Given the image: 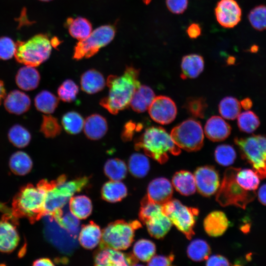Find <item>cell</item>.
<instances>
[{
  "label": "cell",
  "instance_id": "obj_2",
  "mask_svg": "<svg viewBox=\"0 0 266 266\" xmlns=\"http://www.w3.org/2000/svg\"><path fill=\"white\" fill-rule=\"evenodd\" d=\"M49 182L42 180L36 186L28 184L22 187L13 199L12 214L17 219L26 218L31 223L44 216V204Z\"/></svg>",
  "mask_w": 266,
  "mask_h": 266
},
{
  "label": "cell",
  "instance_id": "obj_26",
  "mask_svg": "<svg viewBox=\"0 0 266 266\" xmlns=\"http://www.w3.org/2000/svg\"><path fill=\"white\" fill-rule=\"evenodd\" d=\"M65 26L70 35L78 41L86 38L92 32L91 23L82 17L67 18Z\"/></svg>",
  "mask_w": 266,
  "mask_h": 266
},
{
  "label": "cell",
  "instance_id": "obj_28",
  "mask_svg": "<svg viewBox=\"0 0 266 266\" xmlns=\"http://www.w3.org/2000/svg\"><path fill=\"white\" fill-rule=\"evenodd\" d=\"M101 236L102 232L100 227L91 222L82 227L79 233L78 240L83 247L92 249L100 243Z\"/></svg>",
  "mask_w": 266,
  "mask_h": 266
},
{
  "label": "cell",
  "instance_id": "obj_25",
  "mask_svg": "<svg viewBox=\"0 0 266 266\" xmlns=\"http://www.w3.org/2000/svg\"><path fill=\"white\" fill-rule=\"evenodd\" d=\"M155 98V93L150 87L140 85L134 93L130 105L136 112H144L148 109Z\"/></svg>",
  "mask_w": 266,
  "mask_h": 266
},
{
  "label": "cell",
  "instance_id": "obj_23",
  "mask_svg": "<svg viewBox=\"0 0 266 266\" xmlns=\"http://www.w3.org/2000/svg\"><path fill=\"white\" fill-rule=\"evenodd\" d=\"M204 66V59L201 55L197 54L185 55L181 60L180 76L183 79L195 78L202 72Z\"/></svg>",
  "mask_w": 266,
  "mask_h": 266
},
{
  "label": "cell",
  "instance_id": "obj_40",
  "mask_svg": "<svg viewBox=\"0 0 266 266\" xmlns=\"http://www.w3.org/2000/svg\"><path fill=\"white\" fill-rule=\"evenodd\" d=\"M104 171L111 180L120 181L125 177L127 167L123 161L117 158L110 159L106 162Z\"/></svg>",
  "mask_w": 266,
  "mask_h": 266
},
{
  "label": "cell",
  "instance_id": "obj_7",
  "mask_svg": "<svg viewBox=\"0 0 266 266\" xmlns=\"http://www.w3.org/2000/svg\"><path fill=\"white\" fill-rule=\"evenodd\" d=\"M234 142L242 158L252 166L259 177L266 178V135L235 137Z\"/></svg>",
  "mask_w": 266,
  "mask_h": 266
},
{
  "label": "cell",
  "instance_id": "obj_45",
  "mask_svg": "<svg viewBox=\"0 0 266 266\" xmlns=\"http://www.w3.org/2000/svg\"><path fill=\"white\" fill-rule=\"evenodd\" d=\"M163 212V205L159 204L145 196L142 200L139 212V218L144 224L147 221Z\"/></svg>",
  "mask_w": 266,
  "mask_h": 266
},
{
  "label": "cell",
  "instance_id": "obj_63",
  "mask_svg": "<svg viewBox=\"0 0 266 266\" xmlns=\"http://www.w3.org/2000/svg\"><path fill=\"white\" fill-rule=\"evenodd\" d=\"M143 2L146 4H148L151 2V0H142Z\"/></svg>",
  "mask_w": 266,
  "mask_h": 266
},
{
  "label": "cell",
  "instance_id": "obj_19",
  "mask_svg": "<svg viewBox=\"0 0 266 266\" xmlns=\"http://www.w3.org/2000/svg\"><path fill=\"white\" fill-rule=\"evenodd\" d=\"M4 99L5 109L13 114L21 115L26 113L29 110L31 104L29 96L18 90L10 91Z\"/></svg>",
  "mask_w": 266,
  "mask_h": 266
},
{
  "label": "cell",
  "instance_id": "obj_50",
  "mask_svg": "<svg viewBox=\"0 0 266 266\" xmlns=\"http://www.w3.org/2000/svg\"><path fill=\"white\" fill-rule=\"evenodd\" d=\"M16 49V44L9 37H0V59L8 60L14 56Z\"/></svg>",
  "mask_w": 266,
  "mask_h": 266
},
{
  "label": "cell",
  "instance_id": "obj_3",
  "mask_svg": "<svg viewBox=\"0 0 266 266\" xmlns=\"http://www.w3.org/2000/svg\"><path fill=\"white\" fill-rule=\"evenodd\" d=\"M134 148L137 151L142 150L147 156L161 164L168 160V153L175 156L181 153L180 148L174 142L170 135L159 126L147 128L135 139Z\"/></svg>",
  "mask_w": 266,
  "mask_h": 266
},
{
  "label": "cell",
  "instance_id": "obj_64",
  "mask_svg": "<svg viewBox=\"0 0 266 266\" xmlns=\"http://www.w3.org/2000/svg\"><path fill=\"white\" fill-rule=\"evenodd\" d=\"M41 1H44V2H48V1H51L52 0H39Z\"/></svg>",
  "mask_w": 266,
  "mask_h": 266
},
{
  "label": "cell",
  "instance_id": "obj_44",
  "mask_svg": "<svg viewBox=\"0 0 266 266\" xmlns=\"http://www.w3.org/2000/svg\"><path fill=\"white\" fill-rule=\"evenodd\" d=\"M237 125L240 131L250 133L260 126V122L257 115L252 111H246L237 117Z\"/></svg>",
  "mask_w": 266,
  "mask_h": 266
},
{
  "label": "cell",
  "instance_id": "obj_49",
  "mask_svg": "<svg viewBox=\"0 0 266 266\" xmlns=\"http://www.w3.org/2000/svg\"><path fill=\"white\" fill-rule=\"evenodd\" d=\"M78 92V86L71 79L65 80L57 90L59 98L66 102H71L75 100Z\"/></svg>",
  "mask_w": 266,
  "mask_h": 266
},
{
  "label": "cell",
  "instance_id": "obj_15",
  "mask_svg": "<svg viewBox=\"0 0 266 266\" xmlns=\"http://www.w3.org/2000/svg\"><path fill=\"white\" fill-rule=\"evenodd\" d=\"M17 223V220L6 214L0 220V252L10 253L18 246L20 237Z\"/></svg>",
  "mask_w": 266,
  "mask_h": 266
},
{
  "label": "cell",
  "instance_id": "obj_6",
  "mask_svg": "<svg viewBox=\"0 0 266 266\" xmlns=\"http://www.w3.org/2000/svg\"><path fill=\"white\" fill-rule=\"evenodd\" d=\"M14 57L19 63L36 67L50 57L52 45L46 34L34 35L26 41L18 40L16 43Z\"/></svg>",
  "mask_w": 266,
  "mask_h": 266
},
{
  "label": "cell",
  "instance_id": "obj_51",
  "mask_svg": "<svg viewBox=\"0 0 266 266\" xmlns=\"http://www.w3.org/2000/svg\"><path fill=\"white\" fill-rule=\"evenodd\" d=\"M168 9L172 13L180 14L187 9L188 0H166Z\"/></svg>",
  "mask_w": 266,
  "mask_h": 266
},
{
  "label": "cell",
  "instance_id": "obj_61",
  "mask_svg": "<svg viewBox=\"0 0 266 266\" xmlns=\"http://www.w3.org/2000/svg\"><path fill=\"white\" fill-rule=\"evenodd\" d=\"M235 62V59L233 57H230L228 59L227 63L229 65H233Z\"/></svg>",
  "mask_w": 266,
  "mask_h": 266
},
{
  "label": "cell",
  "instance_id": "obj_37",
  "mask_svg": "<svg viewBox=\"0 0 266 266\" xmlns=\"http://www.w3.org/2000/svg\"><path fill=\"white\" fill-rule=\"evenodd\" d=\"M8 138L14 146L22 148L29 145L31 140V134L30 132L22 125L15 124L9 130Z\"/></svg>",
  "mask_w": 266,
  "mask_h": 266
},
{
  "label": "cell",
  "instance_id": "obj_20",
  "mask_svg": "<svg viewBox=\"0 0 266 266\" xmlns=\"http://www.w3.org/2000/svg\"><path fill=\"white\" fill-rule=\"evenodd\" d=\"M83 129L88 139L96 140L100 139L106 134L108 124L103 116L95 113L89 116L84 120Z\"/></svg>",
  "mask_w": 266,
  "mask_h": 266
},
{
  "label": "cell",
  "instance_id": "obj_43",
  "mask_svg": "<svg viewBox=\"0 0 266 266\" xmlns=\"http://www.w3.org/2000/svg\"><path fill=\"white\" fill-rule=\"evenodd\" d=\"M208 105L205 99L202 97L188 98L184 104L187 112L195 118H203Z\"/></svg>",
  "mask_w": 266,
  "mask_h": 266
},
{
  "label": "cell",
  "instance_id": "obj_11",
  "mask_svg": "<svg viewBox=\"0 0 266 266\" xmlns=\"http://www.w3.org/2000/svg\"><path fill=\"white\" fill-rule=\"evenodd\" d=\"M163 210L172 224L187 238L191 239L195 234L194 228L199 214L198 208L186 206L179 200L171 199L163 205Z\"/></svg>",
  "mask_w": 266,
  "mask_h": 266
},
{
  "label": "cell",
  "instance_id": "obj_39",
  "mask_svg": "<svg viewBox=\"0 0 266 266\" xmlns=\"http://www.w3.org/2000/svg\"><path fill=\"white\" fill-rule=\"evenodd\" d=\"M62 125L65 131L70 134H76L83 128L84 120L78 112L71 111L65 113L62 118Z\"/></svg>",
  "mask_w": 266,
  "mask_h": 266
},
{
  "label": "cell",
  "instance_id": "obj_27",
  "mask_svg": "<svg viewBox=\"0 0 266 266\" xmlns=\"http://www.w3.org/2000/svg\"><path fill=\"white\" fill-rule=\"evenodd\" d=\"M172 184L177 192L186 196L194 194L197 189L194 175L187 170L176 172L173 176Z\"/></svg>",
  "mask_w": 266,
  "mask_h": 266
},
{
  "label": "cell",
  "instance_id": "obj_5",
  "mask_svg": "<svg viewBox=\"0 0 266 266\" xmlns=\"http://www.w3.org/2000/svg\"><path fill=\"white\" fill-rule=\"evenodd\" d=\"M238 169L233 167L226 169L216 200L222 206L234 205L244 209L255 199L256 192L246 190L238 183L236 179Z\"/></svg>",
  "mask_w": 266,
  "mask_h": 266
},
{
  "label": "cell",
  "instance_id": "obj_36",
  "mask_svg": "<svg viewBox=\"0 0 266 266\" xmlns=\"http://www.w3.org/2000/svg\"><path fill=\"white\" fill-rule=\"evenodd\" d=\"M211 253L209 244L204 240L196 239L188 245L187 254L188 257L195 262L206 260Z\"/></svg>",
  "mask_w": 266,
  "mask_h": 266
},
{
  "label": "cell",
  "instance_id": "obj_16",
  "mask_svg": "<svg viewBox=\"0 0 266 266\" xmlns=\"http://www.w3.org/2000/svg\"><path fill=\"white\" fill-rule=\"evenodd\" d=\"M96 266L135 265L137 259L133 254L124 253L118 250L110 248H100L95 255Z\"/></svg>",
  "mask_w": 266,
  "mask_h": 266
},
{
  "label": "cell",
  "instance_id": "obj_59",
  "mask_svg": "<svg viewBox=\"0 0 266 266\" xmlns=\"http://www.w3.org/2000/svg\"><path fill=\"white\" fill-rule=\"evenodd\" d=\"M241 106L245 110H248L251 108L252 106V101L249 98L244 99L240 102Z\"/></svg>",
  "mask_w": 266,
  "mask_h": 266
},
{
  "label": "cell",
  "instance_id": "obj_57",
  "mask_svg": "<svg viewBox=\"0 0 266 266\" xmlns=\"http://www.w3.org/2000/svg\"><path fill=\"white\" fill-rule=\"evenodd\" d=\"M53 262L48 258H41L35 260L33 266H54Z\"/></svg>",
  "mask_w": 266,
  "mask_h": 266
},
{
  "label": "cell",
  "instance_id": "obj_42",
  "mask_svg": "<svg viewBox=\"0 0 266 266\" xmlns=\"http://www.w3.org/2000/svg\"><path fill=\"white\" fill-rule=\"evenodd\" d=\"M156 253V246L151 240L141 239L137 241L133 247V254L137 260L148 262Z\"/></svg>",
  "mask_w": 266,
  "mask_h": 266
},
{
  "label": "cell",
  "instance_id": "obj_47",
  "mask_svg": "<svg viewBox=\"0 0 266 266\" xmlns=\"http://www.w3.org/2000/svg\"><path fill=\"white\" fill-rule=\"evenodd\" d=\"M62 127L58 119L50 114L44 115L40 127V132L46 138H54L62 132Z\"/></svg>",
  "mask_w": 266,
  "mask_h": 266
},
{
  "label": "cell",
  "instance_id": "obj_62",
  "mask_svg": "<svg viewBox=\"0 0 266 266\" xmlns=\"http://www.w3.org/2000/svg\"><path fill=\"white\" fill-rule=\"evenodd\" d=\"M257 46H252L251 48V52H256L258 50V48H257Z\"/></svg>",
  "mask_w": 266,
  "mask_h": 266
},
{
  "label": "cell",
  "instance_id": "obj_54",
  "mask_svg": "<svg viewBox=\"0 0 266 266\" xmlns=\"http://www.w3.org/2000/svg\"><path fill=\"white\" fill-rule=\"evenodd\" d=\"M206 266H230L231 264L228 260L223 256L214 255L206 259Z\"/></svg>",
  "mask_w": 266,
  "mask_h": 266
},
{
  "label": "cell",
  "instance_id": "obj_55",
  "mask_svg": "<svg viewBox=\"0 0 266 266\" xmlns=\"http://www.w3.org/2000/svg\"><path fill=\"white\" fill-rule=\"evenodd\" d=\"M186 32L190 38L192 39L197 38L201 34V27L198 23H193L188 26Z\"/></svg>",
  "mask_w": 266,
  "mask_h": 266
},
{
  "label": "cell",
  "instance_id": "obj_60",
  "mask_svg": "<svg viewBox=\"0 0 266 266\" xmlns=\"http://www.w3.org/2000/svg\"><path fill=\"white\" fill-rule=\"evenodd\" d=\"M6 96V90L3 82L0 80V105Z\"/></svg>",
  "mask_w": 266,
  "mask_h": 266
},
{
  "label": "cell",
  "instance_id": "obj_18",
  "mask_svg": "<svg viewBox=\"0 0 266 266\" xmlns=\"http://www.w3.org/2000/svg\"><path fill=\"white\" fill-rule=\"evenodd\" d=\"M204 133L206 136L210 140L221 141L230 135L231 127L222 117L212 116L206 122Z\"/></svg>",
  "mask_w": 266,
  "mask_h": 266
},
{
  "label": "cell",
  "instance_id": "obj_4",
  "mask_svg": "<svg viewBox=\"0 0 266 266\" xmlns=\"http://www.w3.org/2000/svg\"><path fill=\"white\" fill-rule=\"evenodd\" d=\"M89 179L83 177L67 181L65 175L49 182L44 204V216L51 217L63 209L74 194L85 187Z\"/></svg>",
  "mask_w": 266,
  "mask_h": 266
},
{
  "label": "cell",
  "instance_id": "obj_17",
  "mask_svg": "<svg viewBox=\"0 0 266 266\" xmlns=\"http://www.w3.org/2000/svg\"><path fill=\"white\" fill-rule=\"evenodd\" d=\"M172 185L166 178L159 177L152 180L147 187V196L153 201L163 205L172 199Z\"/></svg>",
  "mask_w": 266,
  "mask_h": 266
},
{
  "label": "cell",
  "instance_id": "obj_21",
  "mask_svg": "<svg viewBox=\"0 0 266 266\" xmlns=\"http://www.w3.org/2000/svg\"><path fill=\"white\" fill-rule=\"evenodd\" d=\"M229 223L226 214L221 211H214L205 218L203 227L207 234L212 237L222 235L227 230Z\"/></svg>",
  "mask_w": 266,
  "mask_h": 266
},
{
  "label": "cell",
  "instance_id": "obj_46",
  "mask_svg": "<svg viewBox=\"0 0 266 266\" xmlns=\"http://www.w3.org/2000/svg\"><path fill=\"white\" fill-rule=\"evenodd\" d=\"M236 157L233 147L229 144H223L216 147L214 152L216 162L223 166H229L233 164Z\"/></svg>",
  "mask_w": 266,
  "mask_h": 266
},
{
  "label": "cell",
  "instance_id": "obj_58",
  "mask_svg": "<svg viewBox=\"0 0 266 266\" xmlns=\"http://www.w3.org/2000/svg\"><path fill=\"white\" fill-rule=\"evenodd\" d=\"M0 211L3 213L4 214L9 215L12 218L18 220L13 216L11 209L6 205L4 203L1 202H0Z\"/></svg>",
  "mask_w": 266,
  "mask_h": 266
},
{
  "label": "cell",
  "instance_id": "obj_41",
  "mask_svg": "<svg viewBox=\"0 0 266 266\" xmlns=\"http://www.w3.org/2000/svg\"><path fill=\"white\" fill-rule=\"evenodd\" d=\"M259 179L254 170L251 169L238 168L236 174V179L238 183L249 191H256L260 183Z\"/></svg>",
  "mask_w": 266,
  "mask_h": 266
},
{
  "label": "cell",
  "instance_id": "obj_34",
  "mask_svg": "<svg viewBox=\"0 0 266 266\" xmlns=\"http://www.w3.org/2000/svg\"><path fill=\"white\" fill-rule=\"evenodd\" d=\"M51 217L63 229L76 237L79 230V219L70 212L64 213L62 209L56 212Z\"/></svg>",
  "mask_w": 266,
  "mask_h": 266
},
{
  "label": "cell",
  "instance_id": "obj_22",
  "mask_svg": "<svg viewBox=\"0 0 266 266\" xmlns=\"http://www.w3.org/2000/svg\"><path fill=\"white\" fill-rule=\"evenodd\" d=\"M40 75L35 67L25 66L19 68L15 76L17 86L24 91H32L38 86Z\"/></svg>",
  "mask_w": 266,
  "mask_h": 266
},
{
  "label": "cell",
  "instance_id": "obj_52",
  "mask_svg": "<svg viewBox=\"0 0 266 266\" xmlns=\"http://www.w3.org/2000/svg\"><path fill=\"white\" fill-rule=\"evenodd\" d=\"M174 256L173 254L167 256L156 255L154 256L148 262V266H168L172 265Z\"/></svg>",
  "mask_w": 266,
  "mask_h": 266
},
{
  "label": "cell",
  "instance_id": "obj_1",
  "mask_svg": "<svg viewBox=\"0 0 266 266\" xmlns=\"http://www.w3.org/2000/svg\"><path fill=\"white\" fill-rule=\"evenodd\" d=\"M139 73V69L126 66L122 75L108 76L106 81L108 94L100 100V104L114 115L128 108L134 93L141 85Z\"/></svg>",
  "mask_w": 266,
  "mask_h": 266
},
{
  "label": "cell",
  "instance_id": "obj_32",
  "mask_svg": "<svg viewBox=\"0 0 266 266\" xmlns=\"http://www.w3.org/2000/svg\"><path fill=\"white\" fill-rule=\"evenodd\" d=\"M34 103L38 111L46 114H50L57 108L59 99L49 91L42 90L35 97Z\"/></svg>",
  "mask_w": 266,
  "mask_h": 266
},
{
  "label": "cell",
  "instance_id": "obj_14",
  "mask_svg": "<svg viewBox=\"0 0 266 266\" xmlns=\"http://www.w3.org/2000/svg\"><path fill=\"white\" fill-rule=\"evenodd\" d=\"M214 12L217 22L225 28L234 27L241 19V9L235 0H220Z\"/></svg>",
  "mask_w": 266,
  "mask_h": 266
},
{
  "label": "cell",
  "instance_id": "obj_12",
  "mask_svg": "<svg viewBox=\"0 0 266 266\" xmlns=\"http://www.w3.org/2000/svg\"><path fill=\"white\" fill-rule=\"evenodd\" d=\"M177 112L175 102L165 96L155 97L148 108V113L152 119L162 125L171 123L176 118Z\"/></svg>",
  "mask_w": 266,
  "mask_h": 266
},
{
  "label": "cell",
  "instance_id": "obj_35",
  "mask_svg": "<svg viewBox=\"0 0 266 266\" xmlns=\"http://www.w3.org/2000/svg\"><path fill=\"white\" fill-rule=\"evenodd\" d=\"M128 168L135 177L142 178L146 176L150 169V163L145 155L138 153L132 154L128 161Z\"/></svg>",
  "mask_w": 266,
  "mask_h": 266
},
{
  "label": "cell",
  "instance_id": "obj_48",
  "mask_svg": "<svg viewBox=\"0 0 266 266\" xmlns=\"http://www.w3.org/2000/svg\"><path fill=\"white\" fill-rule=\"evenodd\" d=\"M248 19L252 27L256 30H266V5L261 4L254 7L249 12Z\"/></svg>",
  "mask_w": 266,
  "mask_h": 266
},
{
  "label": "cell",
  "instance_id": "obj_31",
  "mask_svg": "<svg viewBox=\"0 0 266 266\" xmlns=\"http://www.w3.org/2000/svg\"><path fill=\"white\" fill-rule=\"evenodd\" d=\"M9 167L13 173L18 175H25L32 169L33 162L28 154L23 151H17L10 157Z\"/></svg>",
  "mask_w": 266,
  "mask_h": 266
},
{
  "label": "cell",
  "instance_id": "obj_24",
  "mask_svg": "<svg viewBox=\"0 0 266 266\" xmlns=\"http://www.w3.org/2000/svg\"><path fill=\"white\" fill-rule=\"evenodd\" d=\"M105 81L103 75L95 69H88L80 77L82 90L87 94H93L103 89Z\"/></svg>",
  "mask_w": 266,
  "mask_h": 266
},
{
  "label": "cell",
  "instance_id": "obj_53",
  "mask_svg": "<svg viewBox=\"0 0 266 266\" xmlns=\"http://www.w3.org/2000/svg\"><path fill=\"white\" fill-rule=\"evenodd\" d=\"M137 124L130 120L127 122L124 126L121 133V138L125 142L129 141L133 139L134 132H137Z\"/></svg>",
  "mask_w": 266,
  "mask_h": 266
},
{
  "label": "cell",
  "instance_id": "obj_30",
  "mask_svg": "<svg viewBox=\"0 0 266 266\" xmlns=\"http://www.w3.org/2000/svg\"><path fill=\"white\" fill-rule=\"evenodd\" d=\"M127 195V187L120 181L111 180L105 183L101 189L102 199L110 202L119 201Z\"/></svg>",
  "mask_w": 266,
  "mask_h": 266
},
{
  "label": "cell",
  "instance_id": "obj_29",
  "mask_svg": "<svg viewBox=\"0 0 266 266\" xmlns=\"http://www.w3.org/2000/svg\"><path fill=\"white\" fill-rule=\"evenodd\" d=\"M145 224L150 235L156 239L163 238L172 225L168 217L164 212L154 216Z\"/></svg>",
  "mask_w": 266,
  "mask_h": 266
},
{
  "label": "cell",
  "instance_id": "obj_9",
  "mask_svg": "<svg viewBox=\"0 0 266 266\" xmlns=\"http://www.w3.org/2000/svg\"><path fill=\"white\" fill-rule=\"evenodd\" d=\"M116 29L114 25L101 26L85 39L79 41L74 46L72 58L80 60L96 55L102 47L110 43L115 37Z\"/></svg>",
  "mask_w": 266,
  "mask_h": 266
},
{
  "label": "cell",
  "instance_id": "obj_56",
  "mask_svg": "<svg viewBox=\"0 0 266 266\" xmlns=\"http://www.w3.org/2000/svg\"><path fill=\"white\" fill-rule=\"evenodd\" d=\"M257 195L259 201L266 205V184L263 185L259 188Z\"/></svg>",
  "mask_w": 266,
  "mask_h": 266
},
{
  "label": "cell",
  "instance_id": "obj_38",
  "mask_svg": "<svg viewBox=\"0 0 266 266\" xmlns=\"http://www.w3.org/2000/svg\"><path fill=\"white\" fill-rule=\"evenodd\" d=\"M240 102L233 97L223 98L219 104V111L221 115L227 120H233L239 115L241 111Z\"/></svg>",
  "mask_w": 266,
  "mask_h": 266
},
{
  "label": "cell",
  "instance_id": "obj_10",
  "mask_svg": "<svg viewBox=\"0 0 266 266\" xmlns=\"http://www.w3.org/2000/svg\"><path fill=\"white\" fill-rule=\"evenodd\" d=\"M170 135L176 145L188 152L199 151L203 145L201 124L193 118H189L174 127Z\"/></svg>",
  "mask_w": 266,
  "mask_h": 266
},
{
  "label": "cell",
  "instance_id": "obj_33",
  "mask_svg": "<svg viewBox=\"0 0 266 266\" xmlns=\"http://www.w3.org/2000/svg\"><path fill=\"white\" fill-rule=\"evenodd\" d=\"M70 212L78 219H85L91 213L92 204L87 197L81 195L72 197L69 201Z\"/></svg>",
  "mask_w": 266,
  "mask_h": 266
},
{
  "label": "cell",
  "instance_id": "obj_13",
  "mask_svg": "<svg viewBox=\"0 0 266 266\" xmlns=\"http://www.w3.org/2000/svg\"><path fill=\"white\" fill-rule=\"evenodd\" d=\"M196 188L198 192L204 197L214 195L220 186L218 171L213 166H204L198 167L194 172Z\"/></svg>",
  "mask_w": 266,
  "mask_h": 266
},
{
  "label": "cell",
  "instance_id": "obj_8",
  "mask_svg": "<svg viewBox=\"0 0 266 266\" xmlns=\"http://www.w3.org/2000/svg\"><path fill=\"white\" fill-rule=\"evenodd\" d=\"M141 226L137 221L127 222L118 220L110 223L102 232L100 248L127 249L133 242L135 231Z\"/></svg>",
  "mask_w": 266,
  "mask_h": 266
}]
</instances>
